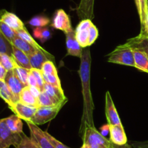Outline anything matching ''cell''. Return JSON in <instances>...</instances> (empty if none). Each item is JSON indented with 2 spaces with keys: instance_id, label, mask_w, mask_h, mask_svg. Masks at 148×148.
Wrapping results in <instances>:
<instances>
[{
  "instance_id": "obj_3",
  "label": "cell",
  "mask_w": 148,
  "mask_h": 148,
  "mask_svg": "<svg viewBox=\"0 0 148 148\" xmlns=\"http://www.w3.org/2000/svg\"><path fill=\"white\" fill-rule=\"evenodd\" d=\"M108 61L111 63L127 65L136 68L134 52L132 49L123 44L117 46L111 53L109 54Z\"/></svg>"
},
{
  "instance_id": "obj_46",
  "label": "cell",
  "mask_w": 148,
  "mask_h": 148,
  "mask_svg": "<svg viewBox=\"0 0 148 148\" xmlns=\"http://www.w3.org/2000/svg\"><path fill=\"white\" fill-rule=\"evenodd\" d=\"M7 71L1 65L0 63V80H4L5 78L6 75H7Z\"/></svg>"
},
{
  "instance_id": "obj_42",
  "label": "cell",
  "mask_w": 148,
  "mask_h": 148,
  "mask_svg": "<svg viewBox=\"0 0 148 148\" xmlns=\"http://www.w3.org/2000/svg\"><path fill=\"white\" fill-rule=\"evenodd\" d=\"M27 86H38V82L36 81L34 75L30 73H29L28 78H27Z\"/></svg>"
},
{
  "instance_id": "obj_40",
  "label": "cell",
  "mask_w": 148,
  "mask_h": 148,
  "mask_svg": "<svg viewBox=\"0 0 148 148\" xmlns=\"http://www.w3.org/2000/svg\"><path fill=\"white\" fill-rule=\"evenodd\" d=\"M140 34L148 37V0H147V17H146L145 23L144 26L141 28Z\"/></svg>"
},
{
  "instance_id": "obj_41",
  "label": "cell",
  "mask_w": 148,
  "mask_h": 148,
  "mask_svg": "<svg viewBox=\"0 0 148 148\" xmlns=\"http://www.w3.org/2000/svg\"><path fill=\"white\" fill-rule=\"evenodd\" d=\"M130 145L134 148H148V140L144 142H130Z\"/></svg>"
},
{
  "instance_id": "obj_8",
  "label": "cell",
  "mask_w": 148,
  "mask_h": 148,
  "mask_svg": "<svg viewBox=\"0 0 148 148\" xmlns=\"http://www.w3.org/2000/svg\"><path fill=\"white\" fill-rule=\"evenodd\" d=\"M106 116L108 125H121V119L118 114L114 101L109 91L106 93Z\"/></svg>"
},
{
  "instance_id": "obj_28",
  "label": "cell",
  "mask_w": 148,
  "mask_h": 148,
  "mask_svg": "<svg viewBox=\"0 0 148 148\" xmlns=\"http://www.w3.org/2000/svg\"><path fill=\"white\" fill-rule=\"evenodd\" d=\"M0 63L7 71L13 70L17 65L13 57L5 53H0Z\"/></svg>"
},
{
  "instance_id": "obj_47",
  "label": "cell",
  "mask_w": 148,
  "mask_h": 148,
  "mask_svg": "<svg viewBox=\"0 0 148 148\" xmlns=\"http://www.w3.org/2000/svg\"><path fill=\"white\" fill-rule=\"evenodd\" d=\"M80 148H86V147H85V145H84V144H83V145H82V147H81Z\"/></svg>"
},
{
  "instance_id": "obj_26",
  "label": "cell",
  "mask_w": 148,
  "mask_h": 148,
  "mask_svg": "<svg viewBox=\"0 0 148 148\" xmlns=\"http://www.w3.org/2000/svg\"><path fill=\"white\" fill-rule=\"evenodd\" d=\"M89 28L76 29V30H75V37H76V39L78 41V43L79 44V45H80L82 48H85L87 47V46H88Z\"/></svg>"
},
{
  "instance_id": "obj_32",
  "label": "cell",
  "mask_w": 148,
  "mask_h": 148,
  "mask_svg": "<svg viewBox=\"0 0 148 148\" xmlns=\"http://www.w3.org/2000/svg\"><path fill=\"white\" fill-rule=\"evenodd\" d=\"M15 148H40L33 140L31 138L28 137L24 133H21V139L18 144L14 146Z\"/></svg>"
},
{
  "instance_id": "obj_30",
  "label": "cell",
  "mask_w": 148,
  "mask_h": 148,
  "mask_svg": "<svg viewBox=\"0 0 148 148\" xmlns=\"http://www.w3.org/2000/svg\"><path fill=\"white\" fill-rule=\"evenodd\" d=\"M13 71H14V74L17 77V78L24 85L27 86V78H28L29 73H30V70H27L17 65L15 68L13 69Z\"/></svg>"
},
{
  "instance_id": "obj_18",
  "label": "cell",
  "mask_w": 148,
  "mask_h": 148,
  "mask_svg": "<svg viewBox=\"0 0 148 148\" xmlns=\"http://www.w3.org/2000/svg\"><path fill=\"white\" fill-rule=\"evenodd\" d=\"M12 57L19 66L23 67V68H26L27 70L32 69L29 57L25 53H24L23 51L17 49V47L14 46L12 47Z\"/></svg>"
},
{
  "instance_id": "obj_6",
  "label": "cell",
  "mask_w": 148,
  "mask_h": 148,
  "mask_svg": "<svg viewBox=\"0 0 148 148\" xmlns=\"http://www.w3.org/2000/svg\"><path fill=\"white\" fill-rule=\"evenodd\" d=\"M30 132V138L40 148H54L49 139L47 138L45 132L42 131L38 125L34 124L31 122H26Z\"/></svg>"
},
{
  "instance_id": "obj_23",
  "label": "cell",
  "mask_w": 148,
  "mask_h": 148,
  "mask_svg": "<svg viewBox=\"0 0 148 148\" xmlns=\"http://www.w3.org/2000/svg\"><path fill=\"white\" fill-rule=\"evenodd\" d=\"M5 119L7 126L12 131L17 133H23V120L17 115H12L10 117L5 118Z\"/></svg>"
},
{
  "instance_id": "obj_12",
  "label": "cell",
  "mask_w": 148,
  "mask_h": 148,
  "mask_svg": "<svg viewBox=\"0 0 148 148\" xmlns=\"http://www.w3.org/2000/svg\"><path fill=\"white\" fill-rule=\"evenodd\" d=\"M29 59L32 68L39 70H41L42 65L46 61L51 60L54 62V57L43 48L41 49H37L33 55L29 56Z\"/></svg>"
},
{
  "instance_id": "obj_37",
  "label": "cell",
  "mask_w": 148,
  "mask_h": 148,
  "mask_svg": "<svg viewBox=\"0 0 148 148\" xmlns=\"http://www.w3.org/2000/svg\"><path fill=\"white\" fill-rule=\"evenodd\" d=\"M41 71L43 73L46 74H56L58 75L57 70L54 65V62L51 60H48L43 64L41 68Z\"/></svg>"
},
{
  "instance_id": "obj_20",
  "label": "cell",
  "mask_w": 148,
  "mask_h": 148,
  "mask_svg": "<svg viewBox=\"0 0 148 148\" xmlns=\"http://www.w3.org/2000/svg\"><path fill=\"white\" fill-rule=\"evenodd\" d=\"M11 43L13 46L23 51L28 57L33 55L36 52V51L37 50L33 45L30 44V43L27 42L26 41L23 40V39L20 38L18 36H16Z\"/></svg>"
},
{
  "instance_id": "obj_4",
  "label": "cell",
  "mask_w": 148,
  "mask_h": 148,
  "mask_svg": "<svg viewBox=\"0 0 148 148\" xmlns=\"http://www.w3.org/2000/svg\"><path fill=\"white\" fill-rule=\"evenodd\" d=\"M21 139V133L12 131L6 123V119H0V148H10L15 146Z\"/></svg>"
},
{
  "instance_id": "obj_7",
  "label": "cell",
  "mask_w": 148,
  "mask_h": 148,
  "mask_svg": "<svg viewBox=\"0 0 148 148\" xmlns=\"http://www.w3.org/2000/svg\"><path fill=\"white\" fill-rule=\"evenodd\" d=\"M51 26L53 28L62 30L65 33L73 30L69 16L62 9H59L56 11L52 20Z\"/></svg>"
},
{
  "instance_id": "obj_29",
  "label": "cell",
  "mask_w": 148,
  "mask_h": 148,
  "mask_svg": "<svg viewBox=\"0 0 148 148\" xmlns=\"http://www.w3.org/2000/svg\"><path fill=\"white\" fill-rule=\"evenodd\" d=\"M13 45L0 30V53H5L12 57Z\"/></svg>"
},
{
  "instance_id": "obj_48",
  "label": "cell",
  "mask_w": 148,
  "mask_h": 148,
  "mask_svg": "<svg viewBox=\"0 0 148 148\" xmlns=\"http://www.w3.org/2000/svg\"><path fill=\"white\" fill-rule=\"evenodd\" d=\"M84 145H85V144H84ZM85 145V147H86V148H90L89 146H88L87 145Z\"/></svg>"
},
{
  "instance_id": "obj_44",
  "label": "cell",
  "mask_w": 148,
  "mask_h": 148,
  "mask_svg": "<svg viewBox=\"0 0 148 148\" xmlns=\"http://www.w3.org/2000/svg\"><path fill=\"white\" fill-rule=\"evenodd\" d=\"M109 148H134V147H133L130 144H128V142H127V144H124V145H115V144L110 142Z\"/></svg>"
},
{
  "instance_id": "obj_34",
  "label": "cell",
  "mask_w": 148,
  "mask_h": 148,
  "mask_svg": "<svg viewBox=\"0 0 148 148\" xmlns=\"http://www.w3.org/2000/svg\"><path fill=\"white\" fill-rule=\"evenodd\" d=\"M0 30L10 42L12 41L13 39L17 36V33L15 30H14L10 26L1 21H0Z\"/></svg>"
},
{
  "instance_id": "obj_39",
  "label": "cell",
  "mask_w": 148,
  "mask_h": 148,
  "mask_svg": "<svg viewBox=\"0 0 148 148\" xmlns=\"http://www.w3.org/2000/svg\"><path fill=\"white\" fill-rule=\"evenodd\" d=\"M44 132H45V134L46 135L47 138L49 139V140L50 141V142L51 143V145H53V147L54 148H71V147H67L66 145H64V144L62 143V142H61L60 141L57 140L56 138H54L53 136H51L49 132L47 131H44Z\"/></svg>"
},
{
  "instance_id": "obj_1",
  "label": "cell",
  "mask_w": 148,
  "mask_h": 148,
  "mask_svg": "<svg viewBox=\"0 0 148 148\" xmlns=\"http://www.w3.org/2000/svg\"><path fill=\"white\" fill-rule=\"evenodd\" d=\"M90 68L91 55L89 48L83 49L80 58L79 69V78L82 85V94L83 97V110L79 128V136L83 133L85 128L94 126L93 110L95 109L90 90Z\"/></svg>"
},
{
  "instance_id": "obj_2",
  "label": "cell",
  "mask_w": 148,
  "mask_h": 148,
  "mask_svg": "<svg viewBox=\"0 0 148 148\" xmlns=\"http://www.w3.org/2000/svg\"><path fill=\"white\" fill-rule=\"evenodd\" d=\"M80 137L83 141V144L90 148H109L110 140L103 136L95 126L85 128Z\"/></svg>"
},
{
  "instance_id": "obj_10",
  "label": "cell",
  "mask_w": 148,
  "mask_h": 148,
  "mask_svg": "<svg viewBox=\"0 0 148 148\" xmlns=\"http://www.w3.org/2000/svg\"><path fill=\"white\" fill-rule=\"evenodd\" d=\"M65 34H66V50H67L66 55L81 58L83 52V49L77 41L75 37V30H72Z\"/></svg>"
},
{
  "instance_id": "obj_19",
  "label": "cell",
  "mask_w": 148,
  "mask_h": 148,
  "mask_svg": "<svg viewBox=\"0 0 148 148\" xmlns=\"http://www.w3.org/2000/svg\"><path fill=\"white\" fill-rule=\"evenodd\" d=\"M19 102L27 106H30V107L39 108L38 99H36L31 94L27 86L23 88V89L20 92V97H19Z\"/></svg>"
},
{
  "instance_id": "obj_15",
  "label": "cell",
  "mask_w": 148,
  "mask_h": 148,
  "mask_svg": "<svg viewBox=\"0 0 148 148\" xmlns=\"http://www.w3.org/2000/svg\"><path fill=\"white\" fill-rule=\"evenodd\" d=\"M110 142L115 145H122L128 142L123 125H109Z\"/></svg>"
},
{
  "instance_id": "obj_13",
  "label": "cell",
  "mask_w": 148,
  "mask_h": 148,
  "mask_svg": "<svg viewBox=\"0 0 148 148\" xmlns=\"http://www.w3.org/2000/svg\"><path fill=\"white\" fill-rule=\"evenodd\" d=\"M4 81L7 84L10 89L12 92V94L15 96V97L19 101V97H20V92L23 89V88H25L27 86L24 85L17 78V77L15 75L13 70L7 71V75H6L5 78H4Z\"/></svg>"
},
{
  "instance_id": "obj_24",
  "label": "cell",
  "mask_w": 148,
  "mask_h": 148,
  "mask_svg": "<svg viewBox=\"0 0 148 148\" xmlns=\"http://www.w3.org/2000/svg\"><path fill=\"white\" fill-rule=\"evenodd\" d=\"M38 105L39 107H55V106L61 105V104H63L64 105L65 103L66 102H61L57 101L56 100L53 99V97H51V96H49V94L46 92H45L44 91H42L40 94L39 95L38 98Z\"/></svg>"
},
{
  "instance_id": "obj_21",
  "label": "cell",
  "mask_w": 148,
  "mask_h": 148,
  "mask_svg": "<svg viewBox=\"0 0 148 148\" xmlns=\"http://www.w3.org/2000/svg\"><path fill=\"white\" fill-rule=\"evenodd\" d=\"M43 91L47 93L49 96L53 97V99L56 100L57 101L63 102H67L68 100L66 97H65L64 94V91L62 89H59L58 87L52 86L49 84H45L44 86H43Z\"/></svg>"
},
{
  "instance_id": "obj_17",
  "label": "cell",
  "mask_w": 148,
  "mask_h": 148,
  "mask_svg": "<svg viewBox=\"0 0 148 148\" xmlns=\"http://www.w3.org/2000/svg\"><path fill=\"white\" fill-rule=\"evenodd\" d=\"M0 97L8 104L9 107L19 102L4 80H0Z\"/></svg>"
},
{
  "instance_id": "obj_38",
  "label": "cell",
  "mask_w": 148,
  "mask_h": 148,
  "mask_svg": "<svg viewBox=\"0 0 148 148\" xmlns=\"http://www.w3.org/2000/svg\"><path fill=\"white\" fill-rule=\"evenodd\" d=\"M98 37V30L96 28V26L94 24H92L89 28V39H88V46H91L97 38Z\"/></svg>"
},
{
  "instance_id": "obj_5",
  "label": "cell",
  "mask_w": 148,
  "mask_h": 148,
  "mask_svg": "<svg viewBox=\"0 0 148 148\" xmlns=\"http://www.w3.org/2000/svg\"><path fill=\"white\" fill-rule=\"evenodd\" d=\"M63 104L55 107H41L37 109L31 119V123L36 125H43L55 118Z\"/></svg>"
},
{
  "instance_id": "obj_22",
  "label": "cell",
  "mask_w": 148,
  "mask_h": 148,
  "mask_svg": "<svg viewBox=\"0 0 148 148\" xmlns=\"http://www.w3.org/2000/svg\"><path fill=\"white\" fill-rule=\"evenodd\" d=\"M133 52H134L136 68L148 73V57L147 55L139 50H133Z\"/></svg>"
},
{
  "instance_id": "obj_43",
  "label": "cell",
  "mask_w": 148,
  "mask_h": 148,
  "mask_svg": "<svg viewBox=\"0 0 148 148\" xmlns=\"http://www.w3.org/2000/svg\"><path fill=\"white\" fill-rule=\"evenodd\" d=\"M28 88L29 89H30L31 94H33L36 99L38 98L39 95H40V93H41L42 91L41 90H40L38 86H28Z\"/></svg>"
},
{
  "instance_id": "obj_31",
  "label": "cell",
  "mask_w": 148,
  "mask_h": 148,
  "mask_svg": "<svg viewBox=\"0 0 148 148\" xmlns=\"http://www.w3.org/2000/svg\"><path fill=\"white\" fill-rule=\"evenodd\" d=\"M17 33V36H18L19 37L23 39V40L26 41L27 42L30 43V44L33 45L36 49H43V47L40 46L37 42L35 41V39H33V37L31 36V35L29 33V32L27 31V29L25 28V29H22V30H18V31L16 32Z\"/></svg>"
},
{
  "instance_id": "obj_45",
  "label": "cell",
  "mask_w": 148,
  "mask_h": 148,
  "mask_svg": "<svg viewBox=\"0 0 148 148\" xmlns=\"http://www.w3.org/2000/svg\"><path fill=\"white\" fill-rule=\"evenodd\" d=\"M100 129H101V133L103 135V136H105V137L108 133H110V128H109V125H108V123L106 125H103V126H101Z\"/></svg>"
},
{
  "instance_id": "obj_11",
  "label": "cell",
  "mask_w": 148,
  "mask_h": 148,
  "mask_svg": "<svg viewBox=\"0 0 148 148\" xmlns=\"http://www.w3.org/2000/svg\"><path fill=\"white\" fill-rule=\"evenodd\" d=\"M0 21L7 24L16 32L26 28L23 21L15 14L6 11L5 10H0Z\"/></svg>"
},
{
  "instance_id": "obj_25",
  "label": "cell",
  "mask_w": 148,
  "mask_h": 148,
  "mask_svg": "<svg viewBox=\"0 0 148 148\" xmlns=\"http://www.w3.org/2000/svg\"><path fill=\"white\" fill-rule=\"evenodd\" d=\"M137 12L141 23V28L144 26L147 17V0H134Z\"/></svg>"
},
{
  "instance_id": "obj_36",
  "label": "cell",
  "mask_w": 148,
  "mask_h": 148,
  "mask_svg": "<svg viewBox=\"0 0 148 148\" xmlns=\"http://www.w3.org/2000/svg\"><path fill=\"white\" fill-rule=\"evenodd\" d=\"M30 73L34 75L36 81H37L38 87L41 91H43V86H44L46 83H45L44 79H43V73H42L41 70L36 69V68H32V69L30 70Z\"/></svg>"
},
{
  "instance_id": "obj_27",
  "label": "cell",
  "mask_w": 148,
  "mask_h": 148,
  "mask_svg": "<svg viewBox=\"0 0 148 148\" xmlns=\"http://www.w3.org/2000/svg\"><path fill=\"white\" fill-rule=\"evenodd\" d=\"M33 35H34L35 38L38 39L42 43H44L45 41L51 39V32L48 28L46 27L36 28L33 30Z\"/></svg>"
},
{
  "instance_id": "obj_33",
  "label": "cell",
  "mask_w": 148,
  "mask_h": 148,
  "mask_svg": "<svg viewBox=\"0 0 148 148\" xmlns=\"http://www.w3.org/2000/svg\"><path fill=\"white\" fill-rule=\"evenodd\" d=\"M50 23V20L44 16H36L29 20L28 23L30 26L36 28L46 27Z\"/></svg>"
},
{
  "instance_id": "obj_35",
  "label": "cell",
  "mask_w": 148,
  "mask_h": 148,
  "mask_svg": "<svg viewBox=\"0 0 148 148\" xmlns=\"http://www.w3.org/2000/svg\"><path fill=\"white\" fill-rule=\"evenodd\" d=\"M43 79H44L45 81V83L51 84V85L63 89L62 87V85H61V81L58 75H56V74L43 73Z\"/></svg>"
},
{
  "instance_id": "obj_14",
  "label": "cell",
  "mask_w": 148,
  "mask_h": 148,
  "mask_svg": "<svg viewBox=\"0 0 148 148\" xmlns=\"http://www.w3.org/2000/svg\"><path fill=\"white\" fill-rule=\"evenodd\" d=\"M94 4L95 0H80L77 8V13L81 20L94 18Z\"/></svg>"
},
{
  "instance_id": "obj_16",
  "label": "cell",
  "mask_w": 148,
  "mask_h": 148,
  "mask_svg": "<svg viewBox=\"0 0 148 148\" xmlns=\"http://www.w3.org/2000/svg\"><path fill=\"white\" fill-rule=\"evenodd\" d=\"M123 45L133 50H139L143 52L148 57V37H146L140 33L138 36L129 39Z\"/></svg>"
},
{
  "instance_id": "obj_9",
  "label": "cell",
  "mask_w": 148,
  "mask_h": 148,
  "mask_svg": "<svg viewBox=\"0 0 148 148\" xmlns=\"http://www.w3.org/2000/svg\"><path fill=\"white\" fill-rule=\"evenodd\" d=\"M9 108L13 112L15 115H17L22 120L25 122L31 121L32 118L36 113L38 108L33 107H30L26 104H23L20 102H17L13 105L9 107Z\"/></svg>"
}]
</instances>
